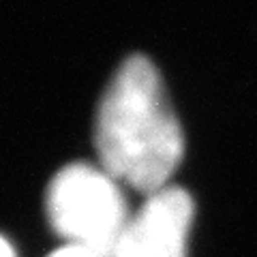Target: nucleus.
<instances>
[{"instance_id":"1","label":"nucleus","mask_w":257,"mask_h":257,"mask_svg":"<svg viewBox=\"0 0 257 257\" xmlns=\"http://www.w3.org/2000/svg\"><path fill=\"white\" fill-rule=\"evenodd\" d=\"M94 148L99 165L118 182L146 195L170 187L184 133L146 56H128L107 82L94 116Z\"/></svg>"},{"instance_id":"2","label":"nucleus","mask_w":257,"mask_h":257,"mask_svg":"<svg viewBox=\"0 0 257 257\" xmlns=\"http://www.w3.org/2000/svg\"><path fill=\"white\" fill-rule=\"evenodd\" d=\"M52 229L69 246L109 257L131 223L120 182L101 165L71 163L56 172L45 193Z\"/></svg>"},{"instance_id":"3","label":"nucleus","mask_w":257,"mask_h":257,"mask_svg":"<svg viewBox=\"0 0 257 257\" xmlns=\"http://www.w3.org/2000/svg\"><path fill=\"white\" fill-rule=\"evenodd\" d=\"M193 212V197L182 187L152 193L109 257H187Z\"/></svg>"},{"instance_id":"4","label":"nucleus","mask_w":257,"mask_h":257,"mask_svg":"<svg viewBox=\"0 0 257 257\" xmlns=\"http://www.w3.org/2000/svg\"><path fill=\"white\" fill-rule=\"evenodd\" d=\"M47 257H96V255H92L90 251H86V248L64 244V246H60V248H56V251L50 253Z\"/></svg>"},{"instance_id":"5","label":"nucleus","mask_w":257,"mask_h":257,"mask_svg":"<svg viewBox=\"0 0 257 257\" xmlns=\"http://www.w3.org/2000/svg\"><path fill=\"white\" fill-rule=\"evenodd\" d=\"M0 257H18V253H15L13 244H11L5 236H0Z\"/></svg>"}]
</instances>
